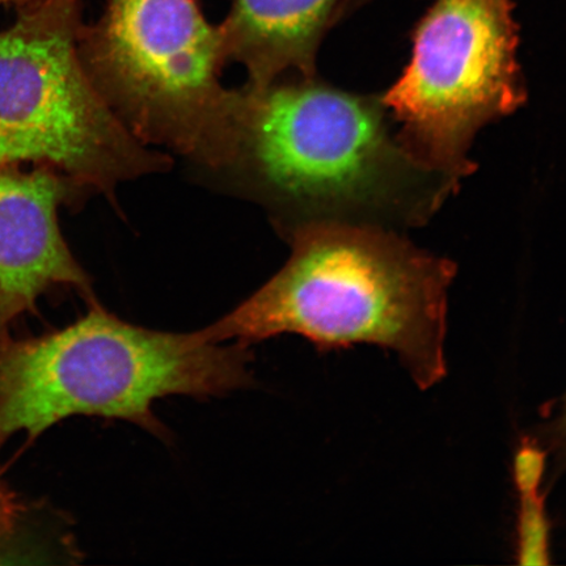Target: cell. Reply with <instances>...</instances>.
Here are the masks:
<instances>
[{
    "label": "cell",
    "mask_w": 566,
    "mask_h": 566,
    "mask_svg": "<svg viewBox=\"0 0 566 566\" xmlns=\"http://www.w3.org/2000/svg\"><path fill=\"white\" fill-rule=\"evenodd\" d=\"M245 90L237 157L223 175L285 235L316 223L419 228L460 187L402 144L379 95L315 76Z\"/></svg>",
    "instance_id": "6da1fadb"
},
{
    "label": "cell",
    "mask_w": 566,
    "mask_h": 566,
    "mask_svg": "<svg viewBox=\"0 0 566 566\" xmlns=\"http://www.w3.org/2000/svg\"><path fill=\"white\" fill-rule=\"evenodd\" d=\"M287 238V263L205 338L251 346L296 335L324 352L373 344L399 354L422 389L444 377L452 261L375 226L316 223Z\"/></svg>",
    "instance_id": "7a4b0ae2"
},
{
    "label": "cell",
    "mask_w": 566,
    "mask_h": 566,
    "mask_svg": "<svg viewBox=\"0 0 566 566\" xmlns=\"http://www.w3.org/2000/svg\"><path fill=\"white\" fill-rule=\"evenodd\" d=\"M251 357L248 346L212 343L201 331L139 327L91 303L80 321L52 334L0 336V448L21 431L34 440L71 416L129 421L167 440L155 402L250 387Z\"/></svg>",
    "instance_id": "3957f363"
},
{
    "label": "cell",
    "mask_w": 566,
    "mask_h": 566,
    "mask_svg": "<svg viewBox=\"0 0 566 566\" xmlns=\"http://www.w3.org/2000/svg\"><path fill=\"white\" fill-rule=\"evenodd\" d=\"M84 69L146 146L223 175L235 160L247 90L226 88L221 31L197 0H108L80 38Z\"/></svg>",
    "instance_id": "277c9868"
},
{
    "label": "cell",
    "mask_w": 566,
    "mask_h": 566,
    "mask_svg": "<svg viewBox=\"0 0 566 566\" xmlns=\"http://www.w3.org/2000/svg\"><path fill=\"white\" fill-rule=\"evenodd\" d=\"M81 0L17 9L0 31V163L46 166L113 198L126 181L171 168L127 129L80 55Z\"/></svg>",
    "instance_id": "5b68a950"
},
{
    "label": "cell",
    "mask_w": 566,
    "mask_h": 566,
    "mask_svg": "<svg viewBox=\"0 0 566 566\" xmlns=\"http://www.w3.org/2000/svg\"><path fill=\"white\" fill-rule=\"evenodd\" d=\"M512 0H434L413 33L412 55L380 95L410 151L462 181L472 142L526 103Z\"/></svg>",
    "instance_id": "8992f818"
},
{
    "label": "cell",
    "mask_w": 566,
    "mask_h": 566,
    "mask_svg": "<svg viewBox=\"0 0 566 566\" xmlns=\"http://www.w3.org/2000/svg\"><path fill=\"white\" fill-rule=\"evenodd\" d=\"M91 193L46 166L0 163V336L54 289L96 302L88 274L62 235L59 211Z\"/></svg>",
    "instance_id": "52a82bcc"
},
{
    "label": "cell",
    "mask_w": 566,
    "mask_h": 566,
    "mask_svg": "<svg viewBox=\"0 0 566 566\" xmlns=\"http://www.w3.org/2000/svg\"><path fill=\"white\" fill-rule=\"evenodd\" d=\"M342 0H231L218 24L226 60L247 70V86L263 88L283 75H316L318 49L339 18Z\"/></svg>",
    "instance_id": "ba28073f"
},
{
    "label": "cell",
    "mask_w": 566,
    "mask_h": 566,
    "mask_svg": "<svg viewBox=\"0 0 566 566\" xmlns=\"http://www.w3.org/2000/svg\"><path fill=\"white\" fill-rule=\"evenodd\" d=\"M544 454L523 444L515 459V481L521 492L520 556L522 564H544L548 556V523L539 492Z\"/></svg>",
    "instance_id": "9c48e42d"
},
{
    "label": "cell",
    "mask_w": 566,
    "mask_h": 566,
    "mask_svg": "<svg viewBox=\"0 0 566 566\" xmlns=\"http://www.w3.org/2000/svg\"><path fill=\"white\" fill-rule=\"evenodd\" d=\"M21 511L23 506L20 505L17 495L0 479V537L12 533Z\"/></svg>",
    "instance_id": "30bf717a"
},
{
    "label": "cell",
    "mask_w": 566,
    "mask_h": 566,
    "mask_svg": "<svg viewBox=\"0 0 566 566\" xmlns=\"http://www.w3.org/2000/svg\"><path fill=\"white\" fill-rule=\"evenodd\" d=\"M552 448L556 451L558 460L566 465V395L555 420L549 424Z\"/></svg>",
    "instance_id": "8fae6325"
},
{
    "label": "cell",
    "mask_w": 566,
    "mask_h": 566,
    "mask_svg": "<svg viewBox=\"0 0 566 566\" xmlns=\"http://www.w3.org/2000/svg\"><path fill=\"white\" fill-rule=\"evenodd\" d=\"M35 2H41V0H0V6L13 7V9L17 10V9H20V7L35 3Z\"/></svg>",
    "instance_id": "7c38bea8"
},
{
    "label": "cell",
    "mask_w": 566,
    "mask_h": 566,
    "mask_svg": "<svg viewBox=\"0 0 566 566\" xmlns=\"http://www.w3.org/2000/svg\"><path fill=\"white\" fill-rule=\"evenodd\" d=\"M350 2L356 6V7H359L360 4H364L367 2V0H350Z\"/></svg>",
    "instance_id": "4fadbf2b"
}]
</instances>
